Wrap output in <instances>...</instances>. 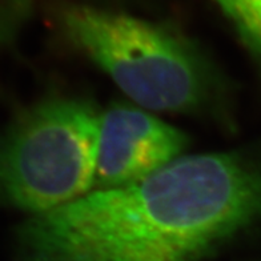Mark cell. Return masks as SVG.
Here are the masks:
<instances>
[{"mask_svg": "<svg viewBox=\"0 0 261 261\" xmlns=\"http://www.w3.org/2000/svg\"><path fill=\"white\" fill-rule=\"evenodd\" d=\"M260 221V155H182L28 217L15 232V261H205Z\"/></svg>", "mask_w": 261, "mask_h": 261, "instance_id": "1", "label": "cell"}, {"mask_svg": "<svg viewBox=\"0 0 261 261\" xmlns=\"http://www.w3.org/2000/svg\"><path fill=\"white\" fill-rule=\"evenodd\" d=\"M58 19L67 40L140 108L199 114L220 95L210 59L167 25L83 4H67Z\"/></svg>", "mask_w": 261, "mask_h": 261, "instance_id": "2", "label": "cell"}, {"mask_svg": "<svg viewBox=\"0 0 261 261\" xmlns=\"http://www.w3.org/2000/svg\"><path fill=\"white\" fill-rule=\"evenodd\" d=\"M101 112L79 97L32 104L0 130V206L39 215L93 188Z\"/></svg>", "mask_w": 261, "mask_h": 261, "instance_id": "3", "label": "cell"}, {"mask_svg": "<svg viewBox=\"0 0 261 261\" xmlns=\"http://www.w3.org/2000/svg\"><path fill=\"white\" fill-rule=\"evenodd\" d=\"M188 136L143 108L114 106L101 112L95 189L139 181L182 156Z\"/></svg>", "mask_w": 261, "mask_h": 261, "instance_id": "4", "label": "cell"}, {"mask_svg": "<svg viewBox=\"0 0 261 261\" xmlns=\"http://www.w3.org/2000/svg\"><path fill=\"white\" fill-rule=\"evenodd\" d=\"M241 40L261 59V0H213Z\"/></svg>", "mask_w": 261, "mask_h": 261, "instance_id": "5", "label": "cell"}]
</instances>
